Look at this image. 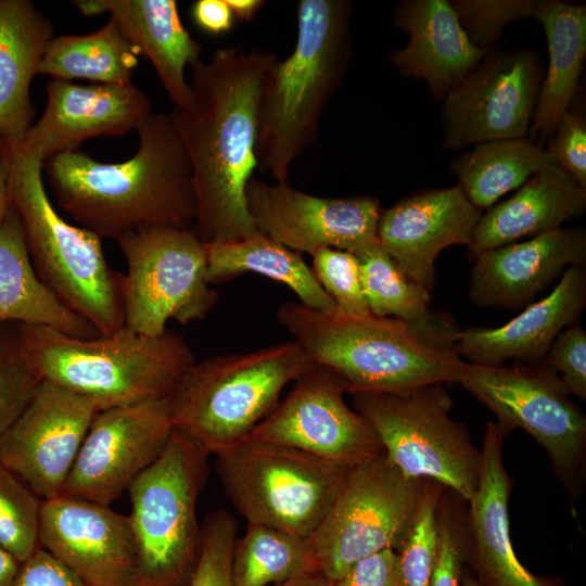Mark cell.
<instances>
[{"instance_id":"36","label":"cell","mask_w":586,"mask_h":586,"mask_svg":"<svg viewBox=\"0 0 586 586\" xmlns=\"http://www.w3.org/2000/svg\"><path fill=\"white\" fill-rule=\"evenodd\" d=\"M444 487L433 480H421L411 522L395 550L403 586L431 584L438 550V507Z\"/></svg>"},{"instance_id":"33","label":"cell","mask_w":586,"mask_h":586,"mask_svg":"<svg viewBox=\"0 0 586 586\" xmlns=\"http://www.w3.org/2000/svg\"><path fill=\"white\" fill-rule=\"evenodd\" d=\"M139 50L125 37L114 20L87 35H61L47 46L38 74L52 79L82 78L94 84L132 82Z\"/></svg>"},{"instance_id":"27","label":"cell","mask_w":586,"mask_h":586,"mask_svg":"<svg viewBox=\"0 0 586 586\" xmlns=\"http://www.w3.org/2000/svg\"><path fill=\"white\" fill-rule=\"evenodd\" d=\"M586 211V187L559 165H551L528 178L507 200L482 214L473 232L468 256L518 240L561 228Z\"/></svg>"},{"instance_id":"52","label":"cell","mask_w":586,"mask_h":586,"mask_svg":"<svg viewBox=\"0 0 586 586\" xmlns=\"http://www.w3.org/2000/svg\"><path fill=\"white\" fill-rule=\"evenodd\" d=\"M461 586H481L468 568L464 569L462 574Z\"/></svg>"},{"instance_id":"18","label":"cell","mask_w":586,"mask_h":586,"mask_svg":"<svg viewBox=\"0 0 586 586\" xmlns=\"http://www.w3.org/2000/svg\"><path fill=\"white\" fill-rule=\"evenodd\" d=\"M98 411L88 398L41 381L0 438V461L41 500L62 495Z\"/></svg>"},{"instance_id":"39","label":"cell","mask_w":586,"mask_h":586,"mask_svg":"<svg viewBox=\"0 0 586 586\" xmlns=\"http://www.w3.org/2000/svg\"><path fill=\"white\" fill-rule=\"evenodd\" d=\"M470 41L493 50L512 22L535 17L544 0H449Z\"/></svg>"},{"instance_id":"38","label":"cell","mask_w":586,"mask_h":586,"mask_svg":"<svg viewBox=\"0 0 586 586\" xmlns=\"http://www.w3.org/2000/svg\"><path fill=\"white\" fill-rule=\"evenodd\" d=\"M0 327V438L34 396L41 380L21 345L16 324Z\"/></svg>"},{"instance_id":"50","label":"cell","mask_w":586,"mask_h":586,"mask_svg":"<svg viewBox=\"0 0 586 586\" xmlns=\"http://www.w3.org/2000/svg\"><path fill=\"white\" fill-rule=\"evenodd\" d=\"M272 586H332V582H330L322 574L315 573L298 576Z\"/></svg>"},{"instance_id":"13","label":"cell","mask_w":586,"mask_h":586,"mask_svg":"<svg viewBox=\"0 0 586 586\" xmlns=\"http://www.w3.org/2000/svg\"><path fill=\"white\" fill-rule=\"evenodd\" d=\"M422 479H410L385 454L349 470L310 536L319 572L330 582L357 561L396 550L411 522Z\"/></svg>"},{"instance_id":"46","label":"cell","mask_w":586,"mask_h":586,"mask_svg":"<svg viewBox=\"0 0 586 586\" xmlns=\"http://www.w3.org/2000/svg\"><path fill=\"white\" fill-rule=\"evenodd\" d=\"M11 586H88L47 550L38 547L24 562Z\"/></svg>"},{"instance_id":"22","label":"cell","mask_w":586,"mask_h":586,"mask_svg":"<svg viewBox=\"0 0 586 586\" xmlns=\"http://www.w3.org/2000/svg\"><path fill=\"white\" fill-rule=\"evenodd\" d=\"M508 433L487 422L477 488L467 502L469 571L481 586H568L558 577L533 574L515 556L508 517L513 484L504 462Z\"/></svg>"},{"instance_id":"49","label":"cell","mask_w":586,"mask_h":586,"mask_svg":"<svg viewBox=\"0 0 586 586\" xmlns=\"http://www.w3.org/2000/svg\"><path fill=\"white\" fill-rule=\"evenodd\" d=\"M21 563L7 550L0 547V586H11Z\"/></svg>"},{"instance_id":"24","label":"cell","mask_w":586,"mask_h":586,"mask_svg":"<svg viewBox=\"0 0 586 586\" xmlns=\"http://www.w3.org/2000/svg\"><path fill=\"white\" fill-rule=\"evenodd\" d=\"M585 266H570L549 295L528 304L507 323L462 330L456 343L460 358L484 366H501L509 359L542 364L558 334L577 322L585 309Z\"/></svg>"},{"instance_id":"26","label":"cell","mask_w":586,"mask_h":586,"mask_svg":"<svg viewBox=\"0 0 586 586\" xmlns=\"http://www.w3.org/2000/svg\"><path fill=\"white\" fill-rule=\"evenodd\" d=\"M85 15L109 13L125 37L152 63L174 107L190 100L186 68L203 47L184 28L174 0H77Z\"/></svg>"},{"instance_id":"41","label":"cell","mask_w":586,"mask_h":586,"mask_svg":"<svg viewBox=\"0 0 586 586\" xmlns=\"http://www.w3.org/2000/svg\"><path fill=\"white\" fill-rule=\"evenodd\" d=\"M238 524L227 510L213 511L201 525L198 559L187 586H233L231 562Z\"/></svg>"},{"instance_id":"7","label":"cell","mask_w":586,"mask_h":586,"mask_svg":"<svg viewBox=\"0 0 586 586\" xmlns=\"http://www.w3.org/2000/svg\"><path fill=\"white\" fill-rule=\"evenodd\" d=\"M311 364L294 340L195 360L167 397L175 430L216 456L245 440Z\"/></svg>"},{"instance_id":"32","label":"cell","mask_w":586,"mask_h":586,"mask_svg":"<svg viewBox=\"0 0 586 586\" xmlns=\"http://www.w3.org/2000/svg\"><path fill=\"white\" fill-rule=\"evenodd\" d=\"M555 164L544 146L527 138L506 139L474 144L450 161L449 170L471 204L483 211Z\"/></svg>"},{"instance_id":"9","label":"cell","mask_w":586,"mask_h":586,"mask_svg":"<svg viewBox=\"0 0 586 586\" xmlns=\"http://www.w3.org/2000/svg\"><path fill=\"white\" fill-rule=\"evenodd\" d=\"M207 458L174 430L161 455L130 485L128 518L140 586H187L201 543L196 502L207 479Z\"/></svg>"},{"instance_id":"43","label":"cell","mask_w":586,"mask_h":586,"mask_svg":"<svg viewBox=\"0 0 586 586\" xmlns=\"http://www.w3.org/2000/svg\"><path fill=\"white\" fill-rule=\"evenodd\" d=\"M559 374L569 394L586 399V331L575 322L561 331L543 362Z\"/></svg>"},{"instance_id":"40","label":"cell","mask_w":586,"mask_h":586,"mask_svg":"<svg viewBox=\"0 0 586 586\" xmlns=\"http://www.w3.org/2000/svg\"><path fill=\"white\" fill-rule=\"evenodd\" d=\"M467 502L444 487L438 507V550L430 586H461L468 563Z\"/></svg>"},{"instance_id":"45","label":"cell","mask_w":586,"mask_h":586,"mask_svg":"<svg viewBox=\"0 0 586 586\" xmlns=\"http://www.w3.org/2000/svg\"><path fill=\"white\" fill-rule=\"evenodd\" d=\"M332 586H403L394 549H384L357 561Z\"/></svg>"},{"instance_id":"44","label":"cell","mask_w":586,"mask_h":586,"mask_svg":"<svg viewBox=\"0 0 586 586\" xmlns=\"http://www.w3.org/2000/svg\"><path fill=\"white\" fill-rule=\"evenodd\" d=\"M572 105L561 116L545 149L557 165L586 187V118L582 109Z\"/></svg>"},{"instance_id":"1","label":"cell","mask_w":586,"mask_h":586,"mask_svg":"<svg viewBox=\"0 0 586 586\" xmlns=\"http://www.w3.org/2000/svg\"><path fill=\"white\" fill-rule=\"evenodd\" d=\"M277 60L262 49H217L190 66V100L168 114L190 162L198 205L192 230L203 243L259 233L245 191L257 169L262 88Z\"/></svg>"},{"instance_id":"19","label":"cell","mask_w":586,"mask_h":586,"mask_svg":"<svg viewBox=\"0 0 586 586\" xmlns=\"http://www.w3.org/2000/svg\"><path fill=\"white\" fill-rule=\"evenodd\" d=\"M38 540L88 586H140L129 518L109 505L66 495L42 500Z\"/></svg>"},{"instance_id":"48","label":"cell","mask_w":586,"mask_h":586,"mask_svg":"<svg viewBox=\"0 0 586 586\" xmlns=\"http://www.w3.org/2000/svg\"><path fill=\"white\" fill-rule=\"evenodd\" d=\"M234 18L242 22L252 21L265 5L263 0H226Z\"/></svg>"},{"instance_id":"21","label":"cell","mask_w":586,"mask_h":586,"mask_svg":"<svg viewBox=\"0 0 586 586\" xmlns=\"http://www.w3.org/2000/svg\"><path fill=\"white\" fill-rule=\"evenodd\" d=\"M46 92L43 113L23 141L43 161L77 150L90 138L138 130L153 113L150 98L133 82L78 85L52 79Z\"/></svg>"},{"instance_id":"2","label":"cell","mask_w":586,"mask_h":586,"mask_svg":"<svg viewBox=\"0 0 586 586\" xmlns=\"http://www.w3.org/2000/svg\"><path fill=\"white\" fill-rule=\"evenodd\" d=\"M137 132L136 154L120 163H102L78 150L44 161L58 206L101 239L151 227L193 228L192 170L168 114L152 113Z\"/></svg>"},{"instance_id":"28","label":"cell","mask_w":586,"mask_h":586,"mask_svg":"<svg viewBox=\"0 0 586 586\" xmlns=\"http://www.w3.org/2000/svg\"><path fill=\"white\" fill-rule=\"evenodd\" d=\"M53 38L29 0H0V139L23 142L33 126L30 84Z\"/></svg>"},{"instance_id":"12","label":"cell","mask_w":586,"mask_h":586,"mask_svg":"<svg viewBox=\"0 0 586 586\" xmlns=\"http://www.w3.org/2000/svg\"><path fill=\"white\" fill-rule=\"evenodd\" d=\"M117 243L127 264L124 326L155 336L169 320L200 321L216 305L217 292L206 281L205 246L192 229L144 228Z\"/></svg>"},{"instance_id":"29","label":"cell","mask_w":586,"mask_h":586,"mask_svg":"<svg viewBox=\"0 0 586 586\" xmlns=\"http://www.w3.org/2000/svg\"><path fill=\"white\" fill-rule=\"evenodd\" d=\"M534 18L545 33L548 65L527 139L544 146L577 91L586 58V5L544 0Z\"/></svg>"},{"instance_id":"5","label":"cell","mask_w":586,"mask_h":586,"mask_svg":"<svg viewBox=\"0 0 586 586\" xmlns=\"http://www.w3.org/2000/svg\"><path fill=\"white\" fill-rule=\"evenodd\" d=\"M10 208L17 216L33 268L40 281L100 335L124 326V273L107 263L102 239L67 222L43 183L44 161L23 142L0 139Z\"/></svg>"},{"instance_id":"25","label":"cell","mask_w":586,"mask_h":586,"mask_svg":"<svg viewBox=\"0 0 586 586\" xmlns=\"http://www.w3.org/2000/svg\"><path fill=\"white\" fill-rule=\"evenodd\" d=\"M393 22L408 35V43L390 52L391 64L404 77L424 80L436 101L488 52L470 41L449 0H402Z\"/></svg>"},{"instance_id":"31","label":"cell","mask_w":586,"mask_h":586,"mask_svg":"<svg viewBox=\"0 0 586 586\" xmlns=\"http://www.w3.org/2000/svg\"><path fill=\"white\" fill-rule=\"evenodd\" d=\"M204 246L206 281L211 285L253 272L286 285L309 308L323 313L337 309L302 256L262 233Z\"/></svg>"},{"instance_id":"23","label":"cell","mask_w":586,"mask_h":586,"mask_svg":"<svg viewBox=\"0 0 586 586\" xmlns=\"http://www.w3.org/2000/svg\"><path fill=\"white\" fill-rule=\"evenodd\" d=\"M470 272L469 301L518 309L575 265H586L584 228H557L480 253Z\"/></svg>"},{"instance_id":"15","label":"cell","mask_w":586,"mask_h":586,"mask_svg":"<svg viewBox=\"0 0 586 586\" xmlns=\"http://www.w3.org/2000/svg\"><path fill=\"white\" fill-rule=\"evenodd\" d=\"M345 393L337 373L313 362L246 438L295 448L345 469L374 459L384 453L382 444L370 423L348 407Z\"/></svg>"},{"instance_id":"14","label":"cell","mask_w":586,"mask_h":586,"mask_svg":"<svg viewBox=\"0 0 586 586\" xmlns=\"http://www.w3.org/2000/svg\"><path fill=\"white\" fill-rule=\"evenodd\" d=\"M543 77L535 49L488 51L443 100L442 146L527 138Z\"/></svg>"},{"instance_id":"3","label":"cell","mask_w":586,"mask_h":586,"mask_svg":"<svg viewBox=\"0 0 586 586\" xmlns=\"http://www.w3.org/2000/svg\"><path fill=\"white\" fill-rule=\"evenodd\" d=\"M279 323L314 364L337 373L352 391L399 392L458 382L467 361L457 353L461 330L447 314L407 321L371 313L352 317L300 302L276 311Z\"/></svg>"},{"instance_id":"30","label":"cell","mask_w":586,"mask_h":586,"mask_svg":"<svg viewBox=\"0 0 586 586\" xmlns=\"http://www.w3.org/2000/svg\"><path fill=\"white\" fill-rule=\"evenodd\" d=\"M11 322L46 326L80 339L100 335L37 277L21 222L10 208L0 224V327Z\"/></svg>"},{"instance_id":"4","label":"cell","mask_w":586,"mask_h":586,"mask_svg":"<svg viewBox=\"0 0 586 586\" xmlns=\"http://www.w3.org/2000/svg\"><path fill=\"white\" fill-rule=\"evenodd\" d=\"M346 0H300L292 53L264 79L257 118V169L286 182L291 167L318 138L322 114L353 53Z\"/></svg>"},{"instance_id":"37","label":"cell","mask_w":586,"mask_h":586,"mask_svg":"<svg viewBox=\"0 0 586 586\" xmlns=\"http://www.w3.org/2000/svg\"><path fill=\"white\" fill-rule=\"evenodd\" d=\"M42 500L0 461V547L20 563L39 547Z\"/></svg>"},{"instance_id":"10","label":"cell","mask_w":586,"mask_h":586,"mask_svg":"<svg viewBox=\"0 0 586 586\" xmlns=\"http://www.w3.org/2000/svg\"><path fill=\"white\" fill-rule=\"evenodd\" d=\"M216 458L221 485L247 523L303 537L314 534L351 470L249 438Z\"/></svg>"},{"instance_id":"16","label":"cell","mask_w":586,"mask_h":586,"mask_svg":"<svg viewBox=\"0 0 586 586\" xmlns=\"http://www.w3.org/2000/svg\"><path fill=\"white\" fill-rule=\"evenodd\" d=\"M174 430L167 398L98 411L62 495L110 505L155 461Z\"/></svg>"},{"instance_id":"6","label":"cell","mask_w":586,"mask_h":586,"mask_svg":"<svg viewBox=\"0 0 586 586\" xmlns=\"http://www.w3.org/2000/svg\"><path fill=\"white\" fill-rule=\"evenodd\" d=\"M15 324L40 380L88 398L99 411L167 398L195 361L187 341L169 329L151 336L123 326L80 339L46 326Z\"/></svg>"},{"instance_id":"47","label":"cell","mask_w":586,"mask_h":586,"mask_svg":"<svg viewBox=\"0 0 586 586\" xmlns=\"http://www.w3.org/2000/svg\"><path fill=\"white\" fill-rule=\"evenodd\" d=\"M191 13L196 26L212 35L229 31L235 20L226 0H198Z\"/></svg>"},{"instance_id":"51","label":"cell","mask_w":586,"mask_h":586,"mask_svg":"<svg viewBox=\"0 0 586 586\" xmlns=\"http://www.w3.org/2000/svg\"><path fill=\"white\" fill-rule=\"evenodd\" d=\"M10 211L9 195H8V179L7 168L3 158V154L0 148V224L4 219L5 215Z\"/></svg>"},{"instance_id":"17","label":"cell","mask_w":586,"mask_h":586,"mask_svg":"<svg viewBox=\"0 0 586 586\" xmlns=\"http://www.w3.org/2000/svg\"><path fill=\"white\" fill-rule=\"evenodd\" d=\"M245 199L256 230L298 254L326 247L357 254L379 242L383 209L371 195L321 198L253 177Z\"/></svg>"},{"instance_id":"11","label":"cell","mask_w":586,"mask_h":586,"mask_svg":"<svg viewBox=\"0 0 586 586\" xmlns=\"http://www.w3.org/2000/svg\"><path fill=\"white\" fill-rule=\"evenodd\" d=\"M491 409L509 432L521 429L548 454L571 500L586 484V417L570 399L558 373L543 364H468L458 381Z\"/></svg>"},{"instance_id":"8","label":"cell","mask_w":586,"mask_h":586,"mask_svg":"<svg viewBox=\"0 0 586 586\" xmlns=\"http://www.w3.org/2000/svg\"><path fill=\"white\" fill-rule=\"evenodd\" d=\"M444 385L347 394L396 469L410 479L433 480L468 501L477 488L482 451L467 426L451 419L454 400Z\"/></svg>"},{"instance_id":"34","label":"cell","mask_w":586,"mask_h":586,"mask_svg":"<svg viewBox=\"0 0 586 586\" xmlns=\"http://www.w3.org/2000/svg\"><path fill=\"white\" fill-rule=\"evenodd\" d=\"M320 573L310 537L247 523L235 540L231 575L233 586H272Z\"/></svg>"},{"instance_id":"35","label":"cell","mask_w":586,"mask_h":586,"mask_svg":"<svg viewBox=\"0 0 586 586\" xmlns=\"http://www.w3.org/2000/svg\"><path fill=\"white\" fill-rule=\"evenodd\" d=\"M354 255L372 315L417 321L432 314L431 292L410 280L379 242Z\"/></svg>"},{"instance_id":"42","label":"cell","mask_w":586,"mask_h":586,"mask_svg":"<svg viewBox=\"0 0 586 586\" xmlns=\"http://www.w3.org/2000/svg\"><path fill=\"white\" fill-rule=\"evenodd\" d=\"M313 272L336 308L352 317L370 314L358 258L346 251L321 249L313 255Z\"/></svg>"},{"instance_id":"20","label":"cell","mask_w":586,"mask_h":586,"mask_svg":"<svg viewBox=\"0 0 586 586\" xmlns=\"http://www.w3.org/2000/svg\"><path fill=\"white\" fill-rule=\"evenodd\" d=\"M482 214L458 183L423 189L382 211L378 240L410 280L431 292L437 255L451 245L469 247Z\"/></svg>"}]
</instances>
